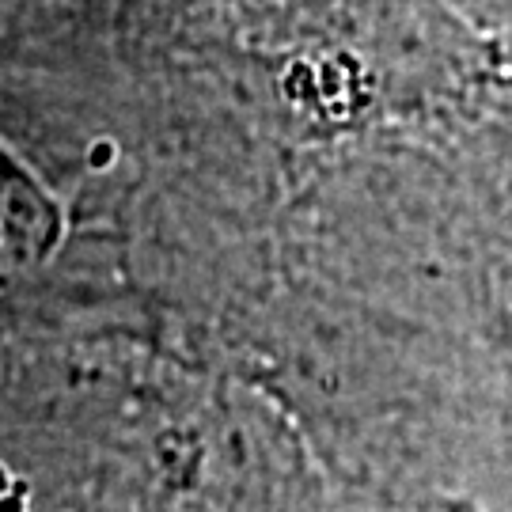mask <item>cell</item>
<instances>
[{"label":"cell","instance_id":"cell-1","mask_svg":"<svg viewBox=\"0 0 512 512\" xmlns=\"http://www.w3.org/2000/svg\"><path fill=\"white\" fill-rule=\"evenodd\" d=\"M38 217H50L46 205L16 167L0 156V255H8L12 239H35Z\"/></svg>","mask_w":512,"mask_h":512},{"label":"cell","instance_id":"cell-2","mask_svg":"<svg viewBox=\"0 0 512 512\" xmlns=\"http://www.w3.org/2000/svg\"><path fill=\"white\" fill-rule=\"evenodd\" d=\"M0 512H23V501H19V497H8V501H0Z\"/></svg>","mask_w":512,"mask_h":512}]
</instances>
